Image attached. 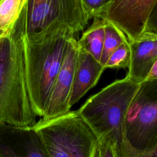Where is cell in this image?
Instances as JSON below:
<instances>
[{
    "mask_svg": "<svg viewBox=\"0 0 157 157\" xmlns=\"http://www.w3.org/2000/svg\"><path fill=\"white\" fill-rule=\"evenodd\" d=\"M138 157H157V140L151 148Z\"/></svg>",
    "mask_w": 157,
    "mask_h": 157,
    "instance_id": "d6986e66",
    "label": "cell"
},
{
    "mask_svg": "<svg viewBox=\"0 0 157 157\" xmlns=\"http://www.w3.org/2000/svg\"><path fill=\"white\" fill-rule=\"evenodd\" d=\"M26 86L23 36L13 28L0 34V124L36 123Z\"/></svg>",
    "mask_w": 157,
    "mask_h": 157,
    "instance_id": "6da1fadb",
    "label": "cell"
},
{
    "mask_svg": "<svg viewBox=\"0 0 157 157\" xmlns=\"http://www.w3.org/2000/svg\"><path fill=\"white\" fill-rule=\"evenodd\" d=\"M105 69L92 55L79 48L70 98L71 107L97 84Z\"/></svg>",
    "mask_w": 157,
    "mask_h": 157,
    "instance_id": "8fae6325",
    "label": "cell"
},
{
    "mask_svg": "<svg viewBox=\"0 0 157 157\" xmlns=\"http://www.w3.org/2000/svg\"><path fill=\"white\" fill-rule=\"evenodd\" d=\"M111 0H82L90 18L100 17L104 8Z\"/></svg>",
    "mask_w": 157,
    "mask_h": 157,
    "instance_id": "e0dca14e",
    "label": "cell"
},
{
    "mask_svg": "<svg viewBox=\"0 0 157 157\" xmlns=\"http://www.w3.org/2000/svg\"><path fill=\"white\" fill-rule=\"evenodd\" d=\"M129 44L131 61L126 78L140 83L147 79L157 59V35L144 33Z\"/></svg>",
    "mask_w": 157,
    "mask_h": 157,
    "instance_id": "30bf717a",
    "label": "cell"
},
{
    "mask_svg": "<svg viewBox=\"0 0 157 157\" xmlns=\"http://www.w3.org/2000/svg\"><path fill=\"white\" fill-rule=\"evenodd\" d=\"M27 0H0V34L12 29Z\"/></svg>",
    "mask_w": 157,
    "mask_h": 157,
    "instance_id": "4fadbf2b",
    "label": "cell"
},
{
    "mask_svg": "<svg viewBox=\"0 0 157 157\" xmlns=\"http://www.w3.org/2000/svg\"><path fill=\"white\" fill-rule=\"evenodd\" d=\"M89 20L82 0H27L13 29L29 41L59 29L75 36Z\"/></svg>",
    "mask_w": 157,
    "mask_h": 157,
    "instance_id": "277c9868",
    "label": "cell"
},
{
    "mask_svg": "<svg viewBox=\"0 0 157 157\" xmlns=\"http://www.w3.org/2000/svg\"><path fill=\"white\" fill-rule=\"evenodd\" d=\"M157 0H111L99 18L116 25L128 41L139 38L144 33L148 17Z\"/></svg>",
    "mask_w": 157,
    "mask_h": 157,
    "instance_id": "52a82bcc",
    "label": "cell"
},
{
    "mask_svg": "<svg viewBox=\"0 0 157 157\" xmlns=\"http://www.w3.org/2000/svg\"><path fill=\"white\" fill-rule=\"evenodd\" d=\"M146 80H157V59L152 66Z\"/></svg>",
    "mask_w": 157,
    "mask_h": 157,
    "instance_id": "ffe728a7",
    "label": "cell"
},
{
    "mask_svg": "<svg viewBox=\"0 0 157 157\" xmlns=\"http://www.w3.org/2000/svg\"><path fill=\"white\" fill-rule=\"evenodd\" d=\"M78 50L77 40L74 36H72L69 40L63 64L55 81L46 110L42 118H53L71 111L70 98Z\"/></svg>",
    "mask_w": 157,
    "mask_h": 157,
    "instance_id": "ba28073f",
    "label": "cell"
},
{
    "mask_svg": "<svg viewBox=\"0 0 157 157\" xmlns=\"http://www.w3.org/2000/svg\"><path fill=\"white\" fill-rule=\"evenodd\" d=\"M92 157H120L113 142L109 139H98Z\"/></svg>",
    "mask_w": 157,
    "mask_h": 157,
    "instance_id": "2e32d148",
    "label": "cell"
},
{
    "mask_svg": "<svg viewBox=\"0 0 157 157\" xmlns=\"http://www.w3.org/2000/svg\"><path fill=\"white\" fill-rule=\"evenodd\" d=\"M106 20L102 18H93V22L82 34L77 41L80 48L92 55L100 61L105 37Z\"/></svg>",
    "mask_w": 157,
    "mask_h": 157,
    "instance_id": "7c38bea8",
    "label": "cell"
},
{
    "mask_svg": "<svg viewBox=\"0 0 157 157\" xmlns=\"http://www.w3.org/2000/svg\"><path fill=\"white\" fill-rule=\"evenodd\" d=\"M144 33L157 35V1L148 17Z\"/></svg>",
    "mask_w": 157,
    "mask_h": 157,
    "instance_id": "ac0fdd59",
    "label": "cell"
},
{
    "mask_svg": "<svg viewBox=\"0 0 157 157\" xmlns=\"http://www.w3.org/2000/svg\"><path fill=\"white\" fill-rule=\"evenodd\" d=\"M128 40L126 36L121 30L113 23L106 20L105 37L99 63L104 67L111 54L120 45Z\"/></svg>",
    "mask_w": 157,
    "mask_h": 157,
    "instance_id": "5bb4252c",
    "label": "cell"
},
{
    "mask_svg": "<svg viewBox=\"0 0 157 157\" xmlns=\"http://www.w3.org/2000/svg\"><path fill=\"white\" fill-rule=\"evenodd\" d=\"M131 61V50L129 41L120 45L109 56L104 67L121 69L129 67Z\"/></svg>",
    "mask_w": 157,
    "mask_h": 157,
    "instance_id": "9a60e30c",
    "label": "cell"
},
{
    "mask_svg": "<svg viewBox=\"0 0 157 157\" xmlns=\"http://www.w3.org/2000/svg\"><path fill=\"white\" fill-rule=\"evenodd\" d=\"M157 140V80L140 83L126 113L120 157H138Z\"/></svg>",
    "mask_w": 157,
    "mask_h": 157,
    "instance_id": "5b68a950",
    "label": "cell"
},
{
    "mask_svg": "<svg viewBox=\"0 0 157 157\" xmlns=\"http://www.w3.org/2000/svg\"><path fill=\"white\" fill-rule=\"evenodd\" d=\"M0 157H50L33 126L0 124Z\"/></svg>",
    "mask_w": 157,
    "mask_h": 157,
    "instance_id": "9c48e42d",
    "label": "cell"
},
{
    "mask_svg": "<svg viewBox=\"0 0 157 157\" xmlns=\"http://www.w3.org/2000/svg\"><path fill=\"white\" fill-rule=\"evenodd\" d=\"M50 157H92L98 139L77 110L33 126Z\"/></svg>",
    "mask_w": 157,
    "mask_h": 157,
    "instance_id": "8992f818",
    "label": "cell"
},
{
    "mask_svg": "<svg viewBox=\"0 0 157 157\" xmlns=\"http://www.w3.org/2000/svg\"><path fill=\"white\" fill-rule=\"evenodd\" d=\"M139 84L126 77L115 80L91 96L77 110L98 139L112 140L120 155L125 117Z\"/></svg>",
    "mask_w": 157,
    "mask_h": 157,
    "instance_id": "3957f363",
    "label": "cell"
},
{
    "mask_svg": "<svg viewBox=\"0 0 157 157\" xmlns=\"http://www.w3.org/2000/svg\"><path fill=\"white\" fill-rule=\"evenodd\" d=\"M66 29L53 31L34 41L23 36L25 78L31 105L42 117L61 69L70 37Z\"/></svg>",
    "mask_w": 157,
    "mask_h": 157,
    "instance_id": "7a4b0ae2",
    "label": "cell"
}]
</instances>
